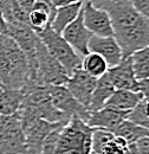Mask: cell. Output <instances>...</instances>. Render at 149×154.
I'll return each instance as SVG.
<instances>
[{
    "label": "cell",
    "instance_id": "8",
    "mask_svg": "<svg viewBox=\"0 0 149 154\" xmlns=\"http://www.w3.org/2000/svg\"><path fill=\"white\" fill-rule=\"evenodd\" d=\"M25 139L26 154H41L43 142L55 127L60 123H51L43 119L19 117Z\"/></svg>",
    "mask_w": 149,
    "mask_h": 154
},
{
    "label": "cell",
    "instance_id": "25",
    "mask_svg": "<svg viewBox=\"0 0 149 154\" xmlns=\"http://www.w3.org/2000/svg\"><path fill=\"white\" fill-rule=\"evenodd\" d=\"M127 152H128V143L123 139L114 135L96 154H127Z\"/></svg>",
    "mask_w": 149,
    "mask_h": 154
},
{
    "label": "cell",
    "instance_id": "22",
    "mask_svg": "<svg viewBox=\"0 0 149 154\" xmlns=\"http://www.w3.org/2000/svg\"><path fill=\"white\" fill-rule=\"evenodd\" d=\"M112 134L123 139L128 145H131V143H136L142 137L149 136V131L127 119L115 129Z\"/></svg>",
    "mask_w": 149,
    "mask_h": 154
},
{
    "label": "cell",
    "instance_id": "17",
    "mask_svg": "<svg viewBox=\"0 0 149 154\" xmlns=\"http://www.w3.org/2000/svg\"><path fill=\"white\" fill-rule=\"evenodd\" d=\"M56 11L57 7L49 0H36L29 13V26L36 33L45 30L55 19Z\"/></svg>",
    "mask_w": 149,
    "mask_h": 154
},
{
    "label": "cell",
    "instance_id": "30",
    "mask_svg": "<svg viewBox=\"0 0 149 154\" xmlns=\"http://www.w3.org/2000/svg\"><path fill=\"white\" fill-rule=\"evenodd\" d=\"M19 4V6L29 14L30 13V11L32 10V7H33V4H35V1L36 0H17Z\"/></svg>",
    "mask_w": 149,
    "mask_h": 154
},
{
    "label": "cell",
    "instance_id": "6",
    "mask_svg": "<svg viewBox=\"0 0 149 154\" xmlns=\"http://www.w3.org/2000/svg\"><path fill=\"white\" fill-rule=\"evenodd\" d=\"M37 36L46 48V50L50 52V55L64 68L69 76L77 69L82 68L83 58L66 43L62 35H58L50 26L38 32Z\"/></svg>",
    "mask_w": 149,
    "mask_h": 154
},
{
    "label": "cell",
    "instance_id": "26",
    "mask_svg": "<svg viewBox=\"0 0 149 154\" xmlns=\"http://www.w3.org/2000/svg\"><path fill=\"white\" fill-rule=\"evenodd\" d=\"M66 123H60L57 127H55L49 134L46 135L44 142H43V147H41V154H56L57 146H58V140H59V135L63 129V127Z\"/></svg>",
    "mask_w": 149,
    "mask_h": 154
},
{
    "label": "cell",
    "instance_id": "19",
    "mask_svg": "<svg viewBox=\"0 0 149 154\" xmlns=\"http://www.w3.org/2000/svg\"><path fill=\"white\" fill-rule=\"evenodd\" d=\"M114 91H115V88L112 87L107 74L101 78H98L96 82V87L93 91V95L90 97V102L88 107L89 112H97L104 108L108 100L114 94Z\"/></svg>",
    "mask_w": 149,
    "mask_h": 154
},
{
    "label": "cell",
    "instance_id": "28",
    "mask_svg": "<svg viewBox=\"0 0 149 154\" xmlns=\"http://www.w3.org/2000/svg\"><path fill=\"white\" fill-rule=\"evenodd\" d=\"M132 6L144 17L149 18V0H130Z\"/></svg>",
    "mask_w": 149,
    "mask_h": 154
},
{
    "label": "cell",
    "instance_id": "11",
    "mask_svg": "<svg viewBox=\"0 0 149 154\" xmlns=\"http://www.w3.org/2000/svg\"><path fill=\"white\" fill-rule=\"evenodd\" d=\"M82 16L85 27L97 37H114L111 20L108 13L95 7L90 1H83Z\"/></svg>",
    "mask_w": 149,
    "mask_h": 154
},
{
    "label": "cell",
    "instance_id": "9",
    "mask_svg": "<svg viewBox=\"0 0 149 154\" xmlns=\"http://www.w3.org/2000/svg\"><path fill=\"white\" fill-rule=\"evenodd\" d=\"M7 36L13 39L20 48V50L25 54L29 64V78H30V75L36 63V46L39 39L37 33L29 25L13 20L11 23H7Z\"/></svg>",
    "mask_w": 149,
    "mask_h": 154
},
{
    "label": "cell",
    "instance_id": "15",
    "mask_svg": "<svg viewBox=\"0 0 149 154\" xmlns=\"http://www.w3.org/2000/svg\"><path fill=\"white\" fill-rule=\"evenodd\" d=\"M89 52H95L103 57L109 68L116 66L123 59L122 50L115 37L93 36L89 42Z\"/></svg>",
    "mask_w": 149,
    "mask_h": 154
},
{
    "label": "cell",
    "instance_id": "18",
    "mask_svg": "<svg viewBox=\"0 0 149 154\" xmlns=\"http://www.w3.org/2000/svg\"><path fill=\"white\" fill-rule=\"evenodd\" d=\"M143 100L141 93L130 90H115L111 97L108 100L105 107L120 112L130 113L131 110Z\"/></svg>",
    "mask_w": 149,
    "mask_h": 154
},
{
    "label": "cell",
    "instance_id": "35",
    "mask_svg": "<svg viewBox=\"0 0 149 154\" xmlns=\"http://www.w3.org/2000/svg\"><path fill=\"white\" fill-rule=\"evenodd\" d=\"M90 154H96V153H93V152H91V153H90Z\"/></svg>",
    "mask_w": 149,
    "mask_h": 154
},
{
    "label": "cell",
    "instance_id": "4",
    "mask_svg": "<svg viewBox=\"0 0 149 154\" xmlns=\"http://www.w3.org/2000/svg\"><path fill=\"white\" fill-rule=\"evenodd\" d=\"M93 131L84 121L70 119L60 132L56 154H90Z\"/></svg>",
    "mask_w": 149,
    "mask_h": 154
},
{
    "label": "cell",
    "instance_id": "23",
    "mask_svg": "<svg viewBox=\"0 0 149 154\" xmlns=\"http://www.w3.org/2000/svg\"><path fill=\"white\" fill-rule=\"evenodd\" d=\"M82 69L89 76L98 79L108 72L109 66L103 57H101L95 52H89L82 59Z\"/></svg>",
    "mask_w": 149,
    "mask_h": 154
},
{
    "label": "cell",
    "instance_id": "34",
    "mask_svg": "<svg viewBox=\"0 0 149 154\" xmlns=\"http://www.w3.org/2000/svg\"><path fill=\"white\" fill-rule=\"evenodd\" d=\"M84 1V0H83ZM85 1H93V0H85Z\"/></svg>",
    "mask_w": 149,
    "mask_h": 154
},
{
    "label": "cell",
    "instance_id": "14",
    "mask_svg": "<svg viewBox=\"0 0 149 154\" xmlns=\"http://www.w3.org/2000/svg\"><path fill=\"white\" fill-rule=\"evenodd\" d=\"M107 76L115 90L138 91V81L134 72L131 57L123 58L120 64L109 68Z\"/></svg>",
    "mask_w": 149,
    "mask_h": 154
},
{
    "label": "cell",
    "instance_id": "1",
    "mask_svg": "<svg viewBox=\"0 0 149 154\" xmlns=\"http://www.w3.org/2000/svg\"><path fill=\"white\" fill-rule=\"evenodd\" d=\"M90 2L108 13L114 37L122 50L123 58L149 46V18L141 14L130 0H93Z\"/></svg>",
    "mask_w": 149,
    "mask_h": 154
},
{
    "label": "cell",
    "instance_id": "24",
    "mask_svg": "<svg viewBox=\"0 0 149 154\" xmlns=\"http://www.w3.org/2000/svg\"><path fill=\"white\" fill-rule=\"evenodd\" d=\"M130 57L137 81L149 79V46L135 51Z\"/></svg>",
    "mask_w": 149,
    "mask_h": 154
},
{
    "label": "cell",
    "instance_id": "2",
    "mask_svg": "<svg viewBox=\"0 0 149 154\" xmlns=\"http://www.w3.org/2000/svg\"><path fill=\"white\" fill-rule=\"evenodd\" d=\"M29 82L25 54L8 36H0V87L23 89Z\"/></svg>",
    "mask_w": 149,
    "mask_h": 154
},
{
    "label": "cell",
    "instance_id": "12",
    "mask_svg": "<svg viewBox=\"0 0 149 154\" xmlns=\"http://www.w3.org/2000/svg\"><path fill=\"white\" fill-rule=\"evenodd\" d=\"M62 37L82 58L89 54V42L93 37V33L85 27L83 23L82 10L78 17L64 29Z\"/></svg>",
    "mask_w": 149,
    "mask_h": 154
},
{
    "label": "cell",
    "instance_id": "3",
    "mask_svg": "<svg viewBox=\"0 0 149 154\" xmlns=\"http://www.w3.org/2000/svg\"><path fill=\"white\" fill-rule=\"evenodd\" d=\"M17 114L19 117L43 119L51 123H68L71 119L53 107L49 87L32 82H27L24 87V98Z\"/></svg>",
    "mask_w": 149,
    "mask_h": 154
},
{
    "label": "cell",
    "instance_id": "21",
    "mask_svg": "<svg viewBox=\"0 0 149 154\" xmlns=\"http://www.w3.org/2000/svg\"><path fill=\"white\" fill-rule=\"evenodd\" d=\"M82 6H83V1L58 7L56 11L55 19L52 20L50 27L55 32H57L58 35H62V32L64 31V29L68 25H70L78 17V14H79V12L82 10Z\"/></svg>",
    "mask_w": 149,
    "mask_h": 154
},
{
    "label": "cell",
    "instance_id": "20",
    "mask_svg": "<svg viewBox=\"0 0 149 154\" xmlns=\"http://www.w3.org/2000/svg\"><path fill=\"white\" fill-rule=\"evenodd\" d=\"M24 98L23 89L0 88V115L12 116L17 114Z\"/></svg>",
    "mask_w": 149,
    "mask_h": 154
},
{
    "label": "cell",
    "instance_id": "33",
    "mask_svg": "<svg viewBox=\"0 0 149 154\" xmlns=\"http://www.w3.org/2000/svg\"><path fill=\"white\" fill-rule=\"evenodd\" d=\"M144 128H147V129H148V131H149V123H147V125L144 126Z\"/></svg>",
    "mask_w": 149,
    "mask_h": 154
},
{
    "label": "cell",
    "instance_id": "32",
    "mask_svg": "<svg viewBox=\"0 0 149 154\" xmlns=\"http://www.w3.org/2000/svg\"><path fill=\"white\" fill-rule=\"evenodd\" d=\"M0 36H7V23L0 13Z\"/></svg>",
    "mask_w": 149,
    "mask_h": 154
},
{
    "label": "cell",
    "instance_id": "5",
    "mask_svg": "<svg viewBox=\"0 0 149 154\" xmlns=\"http://www.w3.org/2000/svg\"><path fill=\"white\" fill-rule=\"evenodd\" d=\"M39 38V37H38ZM69 75L64 68L50 55L44 44L38 39L36 46V63L29 82L38 85H65Z\"/></svg>",
    "mask_w": 149,
    "mask_h": 154
},
{
    "label": "cell",
    "instance_id": "13",
    "mask_svg": "<svg viewBox=\"0 0 149 154\" xmlns=\"http://www.w3.org/2000/svg\"><path fill=\"white\" fill-rule=\"evenodd\" d=\"M96 78L89 76L82 68H79L69 76L65 87L82 106L88 108L90 97L96 87Z\"/></svg>",
    "mask_w": 149,
    "mask_h": 154
},
{
    "label": "cell",
    "instance_id": "7",
    "mask_svg": "<svg viewBox=\"0 0 149 154\" xmlns=\"http://www.w3.org/2000/svg\"><path fill=\"white\" fill-rule=\"evenodd\" d=\"M0 154H26L25 139L18 114L0 115Z\"/></svg>",
    "mask_w": 149,
    "mask_h": 154
},
{
    "label": "cell",
    "instance_id": "16",
    "mask_svg": "<svg viewBox=\"0 0 149 154\" xmlns=\"http://www.w3.org/2000/svg\"><path fill=\"white\" fill-rule=\"evenodd\" d=\"M128 115L129 113L127 112H120L109 107H104L97 112H90L87 125L91 128L104 129L114 133L115 129L128 119Z\"/></svg>",
    "mask_w": 149,
    "mask_h": 154
},
{
    "label": "cell",
    "instance_id": "10",
    "mask_svg": "<svg viewBox=\"0 0 149 154\" xmlns=\"http://www.w3.org/2000/svg\"><path fill=\"white\" fill-rule=\"evenodd\" d=\"M49 94L56 109L70 116L71 119L77 117L87 123L90 112L71 95L65 85H49Z\"/></svg>",
    "mask_w": 149,
    "mask_h": 154
},
{
    "label": "cell",
    "instance_id": "29",
    "mask_svg": "<svg viewBox=\"0 0 149 154\" xmlns=\"http://www.w3.org/2000/svg\"><path fill=\"white\" fill-rule=\"evenodd\" d=\"M136 154H149V136L140 139L135 143Z\"/></svg>",
    "mask_w": 149,
    "mask_h": 154
},
{
    "label": "cell",
    "instance_id": "31",
    "mask_svg": "<svg viewBox=\"0 0 149 154\" xmlns=\"http://www.w3.org/2000/svg\"><path fill=\"white\" fill-rule=\"evenodd\" d=\"M53 6L58 7H62V6H66V5H70V4H74V2H79V1H83V0H49Z\"/></svg>",
    "mask_w": 149,
    "mask_h": 154
},
{
    "label": "cell",
    "instance_id": "27",
    "mask_svg": "<svg viewBox=\"0 0 149 154\" xmlns=\"http://www.w3.org/2000/svg\"><path fill=\"white\" fill-rule=\"evenodd\" d=\"M0 13L5 18L6 23H11V21L14 20L13 19V16H12V11H11V2H10V0H0Z\"/></svg>",
    "mask_w": 149,
    "mask_h": 154
}]
</instances>
